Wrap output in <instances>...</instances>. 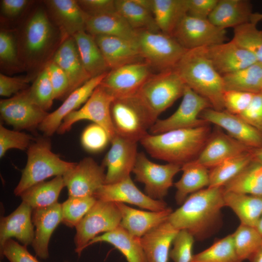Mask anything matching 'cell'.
I'll list each match as a JSON object with an SVG mask.
<instances>
[{
  "mask_svg": "<svg viewBox=\"0 0 262 262\" xmlns=\"http://www.w3.org/2000/svg\"><path fill=\"white\" fill-rule=\"evenodd\" d=\"M223 194V187H208L193 193L172 212L168 221L179 230H186L196 239L204 238L220 221L225 206Z\"/></svg>",
  "mask_w": 262,
  "mask_h": 262,
  "instance_id": "obj_1",
  "label": "cell"
},
{
  "mask_svg": "<svg viewBox=\"0 0 262 262\" xmlns=\"http://www.w3.org/2000/svg\"><path fill=\"white\" fill-rule=\"evenodd\" d=\"M211 133L207 124L158 134L147 133L140 142L154 158L182 166L197 158Z\"/></svg>",
  "mask_w": 262,
  "mask_h": 262,
  "instance_id": "obj_2",
  "label": "cell"
},
{
  "mask_svg": "<svg viewBox=\"0 0 262 262\" xmlns=\"http://www.w3.org/2000/svg\"><path fill=\"white\" fill-rule=\"evenodd\" d=\"M47 14L42 7L36 8L21 28L17 40L19 60L21 66L28 69L45 67L56 51L58 40L63 41Z\"/></svg>",
  "mask_w": 262,
  "mask_h": 262,
  "instance_id": "obj_3",
  "label": "cell"
},
{
  "mask_svg": "<svg viewBox=\"0 0 262 262\" xmlns=\"http://www.w3.org/2000/svg\"><path fill=\"white\" fill-rule=\"evenodd\" d=\"M205 48L188 50L174 69L186 85L207 99L212 108L224 110L222 76L207 57Z\"/></svg>",
  "mask_w": 262,
  "mask_h": 262,
  "instance_id": "obj_4",
  "label": "cell"
},
{
  "mask_svg": "<svg viewBox=\"0 0 262 262\" xmlns=\"http://www.w3.org/2000/svg\"><path fill=\"white\" fill-rule=\"evenodd\" d=\"M27 161L19 181L14 190L16 196L51 177L63 176L77 163L61 159L51 151L50 140L46 137L35 139L27 151Z\"/></svg>",
  "mask_w": 262,
  "mask_h": 262,
  "instance_id": "obj_5",
  "label": "cell"
},
{
  "mask_svg": "<svg viewBox=\"0 0 262 262\" xmlns=\"http://www.w3.org/2000/svg\"><path fill=\"white\" fill-rule=\"evenodd\" d=\"M185 86L173 68L153 73L136 95L156 122L161 113L182 97Z\"/></svg>",
  "mask_w": 262,
  "mask_h": 262,
  "instance_id": "obj_6",
  "label": "cell"
},
{
  "mask_svg": "<svg viewBox=\"0 0 262 262\" xmlns=\"http://www.w3.org/2000/svg\"><path fill=\"white\" fill-rule=\"evenodd\" d=\"M111 114L116 135L136 143L155 123L136 95L115 98Z\"/></svg>",
  "mask_w": 262,
  "mask_h": 262,
  "instance_id": "obj_7",
  "label": "cell"
},
{
  "mask_svg": "<svg viewBox=\"0 0 262 262\" xmlns=\"http://www.w3.org/2000/svg\"><path fill=\"white\" fill-rule=\"evenodd\" d=\"M137 42L144 61L159 72L173 69L188 50L161 31H138Z\"/></svg>",
  "mask_w": 262,
  "mask_h": 262,
  "instance_id": "obj_8",
  "label": "cell"
},
{
  "mask_svg": "<svg viewBox=\"0 0 262 262\" xmlns=\"http://www.w3.org/2000/svg\"><path fill=\"white\" fill-rule=\"evenodd\" d=\"M121 219L115 202L97 200L75 227V252L80 256L92 239L100 233L116 229L120 226Z\"/></svg>",
  "mask_w": 262,
  "mask_h": 262,
  "instance_id": "obj_9",
  "label": "cell"
},
{
  "mask_svg": "<svg viewBox=\"0 0 262 262\" xmlns=\"http://www.w3.org/2000/svg\"><path fill=\"white\" fill-rule=\"evenodd\" d=\"M115 98L100 84L94 91L84 105L65 117L57 132L62 134L69 131L79 121L88 120L102 127L110 141L116 133L112 120L111 107Z\"/></svg>",
  "mask_w": 262,
  "mask_h": 262,
  "instance_id": "obj_10",
  "label": "cell"
},
{
  "mask_svg": "<svg viewBox=\"0 0 262 262\" xmlns=\"http://www.w3.org/2000/svg\"><path fill=\"white\" fill-rule=\"evenodd\" d=\"M181 168V165L172 163L156 164L140 152L138 153L132 172L136 180L144 184L147 196L155 200H163L173 185L174 176Z\"/></svg>",
  "mask_w": 262,
  "mask_h": 262,
  "instance_id": "obj_11",
  "label": "cell"
},
{
  "mask_svg": "<svg viewBox=\"0 0 262 262\" xmlns=\"http://www.w3.org/2000/svg\"><path fill=\"white\" fill-rule=\"evenodd\" d=\"M209 108L212 106L207 99L186 85L182 99L176 111L167 118L158 119L149 131L151 134H158L209 124L200 118L201 113Z\"/></svg>",
  "mask_w": 262,
  "mask_h": 262,
  "instance_id": "obj_12",
  "label": "cell"
},
{
  "mask_svg": "<svg viewBox=\"0 0 262 262\" xmlns=\"http://www.w3.org/2000/svg\"><path fill=\"white\" fill-rule=\"evenodd\" d=\"M171 35L187 50L214 46L227 40L225 29L215 26L208 19L187 14L179 22Z\"/></svg>",
  "mask_w": 262,
  "mask_h": 262,
  "instance_id": "obj_13",
  "label": "cell"
},
{
  "mask_svg": "<svg viewBox=\"0 0 262 262\" xmlns=\"http://www.w3.org/2000/svg\"><path fill=\"white\" fill-rule=\"evenodd\" d=\"M0 113L2 120L16 130L31 131L38 128L49 114L31 99L28 88L1 99Z\"/></svg>",
  "mask_w": 262,
  "mask_h": 262,
  "instance_id": "obj_14",
  "label": "cell"
},
{
  "mask_svg": "<svg viewBox=\"0 0 262 262\" xmlns=\"http://www.w3.org/2000/svg\"><path fill=\"white\" fill-rule=\"evenodd\" d=\"M153 74L145 62L127 64L109 71L100 85L115 98L137 94Z\"/></svg>",
  "mask_w": 262,
  "mask_h": 262,
  "instance_id": "obj_15",
  "label": "cell"
},
{
  "mask_svg": "<svg viewBox=\"0 0 262 262\" xmlns=\"http://www.w3.org/2000/svg\"><path fill=\"white\" fill-rule=\"evenodd\" d=\"M105 168L91 157H85L63 176L68 197L94 196L105 183Z\"/></svg>",
  "mask_w": 262,
  "mask_h": 262,
  "instance_id": "obj_16",
  "label": "cell"
},
{
  "mask_svg": "<svg viewBox=\"0 0 262 262\" xmlns=\"http://www.w3.org/2000/svg\"><path fill=\"white\" fill-rule=\"evenodd\" d=\"M110 142L111 147L102 164L107 168L105 184L116 183L131 177L138 153L136 142L117 135Z\"/></svg>",
  "mask_w": 262,
  "mask_h": 262,
  "instance_id": "obj_17",
  "label": "cell"
},
{
  "mask_svg": "<svg viewBox=\"0 0 262 262\" xmlns=\"http://www.w3.org/2000/svg\"><path fill=\"white\" fill-rule=\"evenodd\" d=\"M97 200L126 203L151 211H160L168 207L164 200H155L142 192L131 177L119 182L103 184L94 194Z\"/></svg>",
  "mask_w": 262,
  "mask_h": 262,
  "instance_id": "obj_18",
  "label": "cell"
},
{
  "mask_svg": "<svg viewBox=\"0 0 262 262\" xmlns=\"http://www.w3.org/2000/svg\"><path fill=\"white\" fill-rule=\"evenodd\" d=\"M200 118L223 129L229 136L250 148L262 147V132L238 115L209 108L201 113Z\"/></svg>",
  "mask_w": 262,
  "mask_h": 262,
  "instance_id": "obj_19",
  "label": "cell"
},
{
  "mask_svg": "<svg viewBox=\"0 0 262 262\" xmlns=\"http://www.w3.org/2000/svg\"><path fill=\"white\" fill-rule=\"evenodd\" d=\"M108 72L91 78L69 94L59 108L48 114L38 127V129L46 136L53 135L57 131L66 116L85 103Z\"/></svg>",
  "mask_w": 262,
  "mask_h": 262,
  "instance_id": "obj_20",
  "label": "cell"
},
{
  "mask_svg": "<svg viewBox=\"0 0 262 262\" xmlns=\"http://www.w3.org/2000/svg\"><path fill=\"white\" fill-rule=\"evenodd\" d=\"M48 13L59 30L63 40L76 33L85 31L88 16L75 0H47L43 1Z\"/></svg>",
  "mask_w": 262,
  "mask_h": 262,
  "instance_id": "obj_21",
  "label": "cell"
},
{
  "mask_svg": "<svg viewBox=\"0 0 262 262\" xmlns=\"http://www.w3.org/2000/svg\"><path fill=\"white\" fill-rule=\"evenodd\" d=\"M207 57L222 76L248 67L258 62L250 52L232 40L206 47Z\"/></svg>",
  "mask_w": 262,
  "mask_h": 262,
  "instance_id": "obj_22",
  "label": "cell"
},
{
  "mask_svg": "<svg viewBox=\"0 0 262 262\" xmlns=\"http://www.w3.org/2000/svg\"><path fill=\"white\" fill-rule=\"evenodd\" d=\"M228 134L216 130L211 133L196 160L207 168H212L224 161L251 150Z\"/></svg>",
  "mask_w": 262,
  "mask_h": 262,
  "instance_id": "obj_23",
  "label": "cell"
},
{
  "mask_svg": "<svg viewBox=\"0 0 262 262\" xmlns=\"http://www.w3.org/2000/svg\"><path fill=\"white\" fill-rule=\"evenodd\" d=\"M94 37L110 70L127 64L144 62L137 40L107 35Z\"/></svg>",
  "mask_w": 262,
  "mask_h": 262,
  "instance_id": "obj_24",
  "label": "cell"
},
{
  "mask_svg": "<svg viewBox=\"0 0 262 262\" xmlns=\"http://www.w3.org/2000/svg\"><path fill=\"white\" fill-rule=\"evenodd\" d=\"M32 219L35 228L32 247L38 257L46 260L49 257V245L55 229L62 222L61 204L33 209Z\"/></svg>",
  "mask_w": 262,
  "mask_h": 262,
  "instance_id": "obj_25",
  "label": "cell"
},
{
  "mask_svg": "<svg viewBox=\"0 0 262 262\" xmlns=\"http://www.w3.org/2000/svg\"><path fill=\"white\" fill-rule=\"evenodd\" d=\"M33 209L22 202L11 214L0 218V250L9 239L15 238L22 245H32L34 229L32 219Z\"/></svg>",
  "mask_w": 262,
  "mask_h": 262,
  "instance_id": "obj_26",
  "label": "cell"
},
{
  "mask_svg": "<svg viewBox=\"0 0 262 262\" xmlns=\"http://www.w3.org/2000/svg\"><path fill=\"white\" fill-rule=\"evenodd\" d=\"M51 60L66 74L69 83L68 95L92 78L83 66L73 36L62 41Z\"/></svg>",
  "mask_w": 262,
  "mask_h": 262,
  "instance_id": "obj_27",
  "label": "cell"
},
{
  "mask_svg": "<svg viewBox=\"0 0 262 262\" xmlns=\"http://www.w3.org/2000/svg\"><path fill=\"white\" fill-rule=\"evenodd\" d=\"M115 203L122 217L120 226L131 235L139 238L167 221L173 212L169 207L160 211H145L131 208L123 203Z\"/></svg>",
  "mask_w": 262,
  "mask_h": 262,
  "instance_id": "obj_28",
  "label": "cell"
},
{
  "mask_svg": "<svg viewBox=\"0 0 262 262\" xmlns=\"http://www.w3.org/2000/svg\"><path fill=\"white\" fill-rule=\"evenodd\" d=\"M168 221L140 238L146 262H168L170 248L179 232Z\"/></svg>",
  "mask_w": 262,
  "mask_h": 262,
  "instance_id": "obj_29",
  "label": "cell"
},
{
  "mask_svg": "<svg viewBox=\"0 0 262 262\" xmlns=\"http://www.w3.org/2000/svg\"><path fill=\"white\" fill-rule=\"evenodd\" d=\"M252 6L247 0H218L208 20L223 29L251 22Z\"/></svg>",
  "mask_w": 262,
  "mask_h": 262,
  "instance_id": "obj_30",
  "label": "cell"
},
{
  "mask_svg": "<svg viewBox=\"0 0 262 262\" xmlns=\"http://www.w3.org/2000/svg\"><path fill=\"white\" fill-rule=\"evenodd\" d=\"M85 30L93 36L107 35L135 40L138 38V31L117 12L88 16Z\"/></svg>",
  "mask_w": 262,
  "mask_h": 262,
  "instance_id": "obj_31",
  "label": "cell"
},
{
  "mask_svg": "<svg viewBox=\"0 0 262 262\" xmlns=\"http://www.w3.org/2000/svg\"><path fill=\"white\" fill-rule=\"evenodd\" d=\"M225 206L230 208L241 224L257 228L262 216V197L224 191Z\"/></svg>",
  "mask_w": 262,
  "mask_h": 262,
  "instance_id": "obj_32",
  "label": "cell"
},
{
  "mask_svg": "<svg viewBox=\"0 0 262 262\" xmlns=\"http://www.w3.org/2000/svg\"><path fill=\"white\" fill-rule=\"evenodd\" d=\"M98 242H106L113 246L123 255L127 262H146L140 238L131 235L120 226L96 236L89 243L88 246Z\"/></svg>",
  "mask_w": 262,
  "mask_h": 262,
  "instance_id": "obj_33",
  "label": "cell"
},
{
  "mask_svg": "<svg viewBox=\"0 0 262 262\" xmlns=\"http://www.w3.org/2000/svg\"><path fill=\"white\" fill-rule=\"evenodd\" d=\"M182 174L180 179L174 183L176 188L175 199L181 205L191 194L208 187L210 182L208 168L196 160L181 166Z\"/></svg>",
  "mask_w": 262,
  "mask_h": 262,
  "instance_id": "obj_34",
  "label": "cell"
},
{
  "mask_svg": "<svg viewBox=\"0 0 262 262\" xmlns=\"http://www.w3.org/2000/svg\"><path fill=\"white\" fill-rule=\"evenodd\" d=\"M83 66L92 78L110 71L94 36L85 31L73 36Z\"/></svg>",
  "mask_w": 262,
  "mask_h": 262,
  "instance_id": "obj_35",
  "label": "cell"
},
{
  "mask_svg": "<svg viewBox=\"0 0 262 262\" xmlns=\"http://www.w3.org/2000/svg\"><path fill=\"white\" fill-rule=\"evenodd\" d=\"M64 187L63 176H57L50 180L33 185L24 191L20 196L22 202L33 209L46 208L58 202L59 196Z\"/></svg>",
  "mask_w": 262,
  "mask_h": 262,
  "instance_id": "obj_36",
  "label": "cell"
},
{
  "mask_svg": "<svg viewBox=\"0 0 262 262\" xmlns=\"http://www.w3.org/2000/svg\"><path fill=\"white\" fill-rule=\"evenodd\" d=\"M225 91L234 90L257 94L262 92V63L222 76Z\"/></svg>",
  "mask_w": 262,
  "mask_h": 262,
  "instance_id": "obj_37",
  "label": "cell"
},
{
  "mask_svg": "<svg viewBox=\"0 0 262 262\" xmlns=\"http://www.w3.org/2000/svg\"><path fill=\"white\" fill-rule=\"evenodd\" d=\"M187 0H153L152 14L160 31L171 35L187 14Z\"/></svg>",
  "mask_w": 262,
  "mask_h": 262,
  "instance_id": "obj_38",
  "label": "cell"
},
{
  "mask_svg": "<svg viewBox=\"0 0 262 262\" xmlns=\"http://www.w3.org/2000/svg\"><path fill=\"white\" fill-rule=\"evenodd\" d=\"M223 188L226 192L262 197V163L254 158Z\"/></svg>",
  "mask_w": 262,
  "mask_h": 262,
  "instance_id": "obj_39",
  "label": "cell"
},
{
  "mask_svg": "<svg viewBox=\"0 0 262 262\" xmlns=\"http://www.w3.org/2000/svg\"><path fill=\"white\" fill-rule=\"evenodd\" d=\"M253 149L229 158L211 168L208 187H223L235 177L254 159Z\"/></svg>",
  "mask_w": 262,
  "mask_h": 262,
  "instance_id": "obj_40",
  "label": "cell"
},
{
  "mask_svg": "<svg viewBox=\"0 0 262 262\" xmlns=\"http://www.w3.org/2000/svg\"><path fill=\"white\" fill-rule=\"evenodd\" d=\"M116 12L135 30L160 32L152 13L135 0H115Z\"/></svg>",
  "mask_w": 262,
  "mask_h": 262,
  "instance_id": "obj_41",
  "label": "cell"
},
{
  "mask_svg": "<svg viewBox=\"0 0 262 262\" xmlns=\"http://www.w3.org/2000/svg\"><path fill=\"white\" fill-rule=\"evenodd\" d=\"M236 252L233 238L229 234L204 250L194 255L191 262H242Z\"/></svg>",
  "mask_w": 262,
  "mask_h": 262,
  "instance_id": "obj_42",
  "label": "cell"
},
{
  "mask_svg": "<svg viewBox=\"0 0 262 262\" xmlns=\"http://www.w3.org/2000/svg\"><path fill=\"white\" fill-rule=\"evenodd\" d=\"M232 236L237 254L242 261L249 260L262 245V234L257 228L240 224Z\"/></svg>",
  "mask_w": 262,
  "mask_h": 262,
  "instance_id": "obj_43",
  "label": "cell"
},
{
  "mask_svg": "<svg viewBox=\"0 0 262 262\" xmlns=\"http://www.w3.org/2000/svg\"><path fill=\"white\" fill-rule=\"evenodd\" d=\"M256 25L250 22L234 28L232 40L262 63V31L259 30Z\"/></svg>",
  "mask_w": 262,
  "mask_h": 262,
  "instance_id": "obj_44",
  "label": "cell"
},
{
  "mask_svg": "<svg viewBox=\"0 0 262 262\" xmlns=\"http://www.w3.org/2000/svg\"><path fill=\"white\" fill-rule=\"evenodd\" d=\"M97 200L94 196L68 197L61 204L62 223L69 228H75Z\"/></svg>",
  "mask_w": 262,
  "mask_h": 262,
  "instance_id": "obj_45",
  "label": "cell"
},
{
  "mask_svg": "<svg viewBox=\"0 0 262 262\" xmlns=\"http://www.w3.org/2000/svg\"><path fill=\"white\" fill-rule=\"evenodd\" d=\"M31 99L45 111L52 105L54 97L52 86L46 66L39 72L31 87L28 88Z\"/></svg>",
  "mask_w": 262,
  "mask_h": 262,
  "instance_id": "obj_46",
  "label": "cell"
},
{
  "mask_svg": "<svg viewBox=\"0 0 262 262\" xmlns=\"http://www.w3.org/2000/svg\"><path fill=\"white\" fill-rule=\"evenodd\" d=\"M35 139L29 134L17 130H11L0 125V157L9 149L27 150Z\"/></svg>",
  "mask_w": 262,
  "mask_h": 262,
  "instance_id": "obj_47",
  "label": "cell"
},
{
  "mask_svg": "<svg viewBox=\"0 0 262 262\" xmlns=\"http://www.w3.org/2000/svg\"><path fill=\"white\" fill-rule=\"evenodd\" d=\"M81 141L85 150L91 152H97L103 150L110 140L106 131L102 127L93 123L83 130Z\"/></svg>",
  "mask_w": 262,
  "mask_h": 262,
  "instance_id": "obj_48",
  "label": "cell"
},
{
  "mask_svg": "<svg viewBox=\"0 0 262 262\" xmlns=\"http://www.w3.org/2000/svg\"><path fill=\"white\" fill-rule=\"evenodd\" d=\"M194 237L186 230H180L175 237L169 257L174 262H191Z\"/></svg>",
  "mask_w": 262,
  "mask_h": 262,
  "instance_id": "obj_49",
  "label": "cell"
},
{
  "mask_svg": "<svg viewBox=\"0 0 262 262\" xmlns=\"http://www.w3.org/2000/svg\"><path fill=\"white\" fill-rule=\"evenodd\" d=\"M0 64L10 67L21 66L18 56L17 41L9 32L1 31L0 33Z\"/></svg>",
  "mask_w": 262,
  "mask_h": 262,
  "instance_id": "obj_50",
  "label": "cell"
},
{
  "mask_svg": "<svg viewBox=\"0 0 262 262\" xmlns=\"http://www.w3.org/2000/svg\"><path fill=\"white\" fill-rule=\"evenodd\" d=\"M52 86L55 99H61L68 95L69 83L64 71L50 60L46 65Z\"/></svg>",
  "mask_w": 262,
  "mask_h": 262,
  "instance_id": "obj_51",
  "label": "cell"
},
{
  "mask_svg": "<svg viewBox=\"0 0 262 262\" xmlns=\"http://www.w3.org/2000/svg\"><path fill=\"white\" fill-rule=\"evenodd\" d=\"M254 94L238 91H225L223 96L224 110L240 115L248 106Z\"/></svg>",
  "mask_w": 262,
  "mask_h": 262,
  "instance_id": "obj_52",
  "label": "cell"
},
{
  "mask_svg": "<svg viewBox=\"0 0 262 262\" xmlns=\"http://www.w3.org/2000/svg\"><path fill=\"white\" fill-rule=\"evenodd\" d=\"M0 253L1 257H6L10 262H40L28 251L27 246L12 239L5 242Z\"/></svg>",
  "mask_w": 262,
  "mask_h": 262,
  "instance_id": "obj_53",
  "label": "cell"
},
{
  "mask_svg": "<svg viewBox=\"0 0 262 262\" xmlns=\"http://www.w3.org/2000/svg\"><path fill=\"white\" fill-rule=\"evenodd\" d=\"M238 115L262 132V93L255 94L246 108Z\"/></svg>",
  "mask_w": 262,
  "mask_h": 262,
  "instance_id": "obj_54",
  "label": "cell"
},
{
  "mask_svg": "<svg viewBox=\"0 0 262 262\" xmlns=\"http://www.w3.org/2000/svg\"><path fill=\"white\" fill-rule=\"evenodd\" d=\"M77 1L89 16L116 12L115 0H79Z\"/></svg>",
  "mask_w": 262,
  "mask_h": 262,
  "instance_id": "obj_55",
  "label": "cell"
},
{
  "mask_svg": "<svg viewBox=\"0 0 262 262\" xmlns=\"http://www.w3.org/2000/svg\"><path fill=\"white\" fill-rule=\"evenodd\" d=\"M29 79L21 77H12L0 74V95L11 97L28 88Z\"/></svg>",
  "mask_w": 262,
  "mask_h": 262,
  "instance_id": "obj_56",
  "label": "cell"
},
{
  "mask_svg": "<svg viewBox=\"0 0 262 262\" xmlns=\"http://www.w3.org/2000/svg\"><path fill=\"white\" fill-rule=\"evenodd\" d=\"M218 0H187V15L200 18L208 19Z\"/></svg>",
  "mask_w": 262,
  "mask_h": 262,
  "instance_id": "obj_57",
  "label": "cell"
},
{
  "mask_svg": "<svg viewBox=\"0 0 262 262\" xmlns=\"http://www.w3.org/2000/svg\"><path fill=\"white\" fill-rule=\"evenodd\" d=\"M31 3L28 0H1L0 11L2 15L9 18L21 15Z\"/></svg>",
  "mask_w": 262,
  "mask_h": 262,
  "instance_id": "obj_58",
  "label": "cell"
},
{
  "mask_svg": "<svg viewBox=\"0 0 262 262\" xmlns=\"http://www.w3.org/2000/svg\"><path fill=\"white\" fill-rule=\"evenodd\" d=\"M250 262H262V245L249 259Z\"/></svg>",
  "mask_w": 262,
  "mask_h": 262,
  "instance_id": "obj_59",
  "label": "cell"
},
{
  "mask_svg": "<svg viewBox=\"0 0 262 262\" xmlns=\"http://www.w3.org/2000/svg\"><path fill=\"white\" fill-rule=\"evenodd\" d=\"M252 152L254 158L262 163V147L253 148Z\"/></svg>",
  "mask_w": 262,
  "mask_h": 262,
  "instance_id": "obj_60",
  "label": "cell"
},
{
  "mask_svg": "<svg viewBox=\"0 0 262 262\" xmlns=\"http://www.w3.org/2000/svg\"><path fill=\"white\" fill-rule=\"evenodd\" d=\"M262 20V13H253L252 14L251 22L257 24L258 22Z\"/></svg>",
  "mask_w": 262,
  "mask_h": 262,
  "instance_id": "obj_61",
  "label": "cell"
},
{
  "mask_svg": "<svg viewBox=\"0 0 262 262\" xmlns=\"http://www.w3.org/2000/svg\"><path fill=\"white\" fill-rule=\"evenodd\" d=\"M257 229L260 231V232L262 234V216L261 217V219L260 220V221L259 223V225Z\"/></svg>",
  "mask_w": 262,
  "mask_h": 262,
  "instance_id": "obj_62",
  "label": "cell"
},
{
  "mask_svg": "<svg viewBox=\"0 0 262 262\" xmlns=\"http://www.w3.org/2000/svg\"></svg>",
  "mask_w": 262,
  "mask_h": 262,
  "instance_id": "obj_63",
  "label": "cell"
},
{
  "mask_svg": "<svg viewBox=\"0 0 262 262\" xmlns=\"http://www.w3.org/2000/svg\"></svg>",
  "mask_w": 262,
  "mask_h": 262,
  "instance_id": "obj_64",
  "label": "cell"
}]
</instances>
